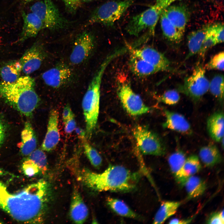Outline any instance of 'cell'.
<instances>
[{
  "mask_svg": "<svg viewBox=\"0 0 224 224\" xmlns=\"http://www.w3.org/2000/svg\"><path fill=\"white\" fill-rule=\"evenodd\" d=\"M2 173L0 170V177ZM50 196L49 185L43 180L15 193L9 192L0 180V209L18 222L37 224L44 222Z\"/></svg>",
  "mask_w": 224,
  "mask_h": 224,
  "instance_id": "1",
  "label": "cell"
},
{
  "mask_svg": "<svg viewBox=\"0 0 224 224\" xmlns=\"http://www.w3.org/2000/svg\"><path fill=\"white\" fill-rule=\"evenodd\" d=\"M120 165H110L101 173L83 169L81 179L88 187L97 191L127 192L134 190L141 176Z\"/></svg>",
  "mask_w": 224,
  "mask_h": 224,
  "instance_id": "2",
  "label": "cell"
},
{
  "mask_svg": "<svg viewBox=\"0 0 224 224\" xmlns=\"http://www.w3.org/2000/svg\"><path fill=\"white\" fill-rule=\"evenodd\" d=\"M35 85L34 79L29 75L20 77L13 82H0V97L22 114L30 117L40 101Z\"/></svg>",
  "mask_w": 224,
  "mask_h": 224,
  "instance_id": "3",
  "label": "cell"
},
{
  "mask_svg": "<svg viewBox=\"0 0 224 224\" xmlns=\"http://www.w3.org/2000/svg\"><path fill=\"white\" fill-rule=\"evenodd\" d=\"M111 61L108 57L105 58L95 73L83 98L82 105L86 123V136L89 138L91 137L97 122L103 76Z\"/></svg>",
  "mask_w": 224,
  "mask_h": 224,
  "instance_id": "4",
  "label": "cell"
},
{
  "mask_svg": "<svg viewBox=\"0 0 224 224\" xmlns=\"http://www.w3.org/2000/svg\"><path fill=\"white\" fill-rule=\"evenodd\" d=\"M134 0H113L103 3L93 12L86 25L99 23L107 26H112Z\"/></svg>",
  "mask_w": 224,
  "mask_h": 224,
  "instance_id": "5",
  "label": "cell"
},
{
  "mask_svg": "<svg viewBox=\"0 0 224 224\" xmlns=\"http://www.w3.org/2000/svg\"><path fill=\"white\" fill-rule=\"evenodd\" d=\"M205 72L204 65L199 61L192 74L179 86V91L195 102L199 101L209 90L210 82Z\"/></svg>",
  "mask_w": 224,
  "mask_h": 224,
  "instance_id": "6",
  "label": "cell"
},
{
  "mask_svg": "<svg viewBox=\"0 0 224 224\" xmlns=\"http://www.w3.org/2000/svg\"><path fill=\"white\" fill-rule=\"evenodd\" d=\"M30 10L41 20L44 28L57 30L67 27L69 25V22L63 16L52 0L37 2L31 7Z\"/></svg>",
  "mask_w": 224,
  "mask_h": 224,
  "instance_id": "7",
  "label": "cell"
},
{
  "mask_svg": "<svg viewBox=\"0 0 224 224\" xmlns=\"http://www.w3.org/2000/svg\"><path fill=\"white\" fill-rule=\"evenodd\" d=\"M133 132L138 149L142 154L156 156L165 154V146L156 133L140 125L135 127Z\"/></svg>",
  "mask_w": 224,
  "mask_h": 224,
  "instance_id": "8",
  "label": "cell"
},
{
  "mask_svg": "<svg viewBox=\"0 0 224 224\" xmlns=\"http://www.w3.org/2000/svg\"><path fill=\"white\" fill-rule=\"evenodd\" d=\"M117 94L123 107L130 115L138 116L149 111V107L133 91L129 83L127 81L119 82Z\"/></svg>",
  "mask_w": 224,
  "mask_h": 224,
  "instance_id": "9",
  "label": "cell"
},
{
  "mask_svg": "<svg viewBox=\"0 0 224 224\" xmlns=\"http://www.w3.org/2000/svg\"><path fill=\"white\" fill-rule=\"evenodd\" d=\"M160 16L153 5L142 13L133 16L127 25L125 30L130 35L138 36L141 32L147 29L152 35H154Z\"/></svg>",
  "mask_w": 224,
  "mask_h": 224,
  "instance_id": "10",
  "label": "cell"
},
{
  "mask_svg": "<svg viewBox=\"0 0 224 224\" xmlns=\"http://www.w3.org/2000/svg\"><path fill=\"white\" fill-rule=\"evenodd\" d=\"M94 46V38L91 33L85 31L81 33L75 41L70 57L71 62L78 65L85 61L90 56Z\"/></svg>",
  "mask_w": 224,
  "mask_h": 224,
  "instance_id": "11",
  "label": "cell"
},
{
  "mask_svg": "<svg viewBox=\"0 0 224 224\" xmlns=\"http://www.w3.org/2000/svg\"><path fill=\"white\" fill-rule=\"evenodd\" d=\"M127 47L131 54L140 58L159 68L161 71H173L169 60L162 53L149 47L135 48Z\"/></svg>",
  "mask_w": 224,
  "mask_h": 224,
  "instance_id": "12",
  "label": "cell"
},
{
  "mask_svg": "<svg viewBox=\"0 0 224 224\" xmlns=\"http://www.w3.org/2000/svg\"><path fill=\"white\" fill-rule=\"evenodd\" d=\"M46 53L40 43H35L26 50L19 60L22 72L26 75L32 73L40 67L46 57Z\"/></svg>",
  "mask_w": 224,
  "mask_h": 224,
  "instance_id": "13",
  "label": "cell"
},
{
  "mask_svg": "<svg viewBox=\"0 0 224 224\" xmlns=\"http://www.w3.org/2000/svg\"><path fill=\"white\" fill-rule=\"evenodd\" d=\"M71 70L66 65L61 64L43 73L42 77L46 84L58 88L68 83L72 77Z\"/></svg>",
  "mask_w": 224,
  "mask_h": 224,
  "instance_id": "14",
  "label": "cell"
},
{
  "mask_svg": "<svg viewBox=\"0 0 224 224\" xmlns=\"http://www.w3.org/2000/svg\"><path fill=\"white\" fill-rule=\"evenodd\" d=\"M59 113L55 109L51 110L49 115L46 133L41 146L42 150L49 152L54 150L60 139L58 128Z\"/></svg>",
  "mask_w": 224,
  "mask_h": 224,
  "instance_id": "15",
  "label": "cell"
},
{
  "mask_svg": "<svg viewBox=\"0 0 224 224\" xmlns=\"http://www.w3.org/2000/svg\"><path fill=\"white\" fill-rule=\"evenodd\" d=\"M164 11L172 24L184 35L189 20V13L188 8L184 5L172 4Z\"/></svg>",
  "mask_w": 224,
  "mask_h": 224,
  "instance_id": "16",
  "label": "cell"
},
{
  "mask_svg": "<svg viewBox=\"0 0 224 224\" xmlns=\"http://www.w3.org/2000/svg\"><path fill=\"white\" fill-rule=\"evenodd\" d=\"M165 120L163 127L185 134H190L192 131L188 120L182 114L166 109H163Z\"/></svg>",
  "mask_w": 224,
  "mask_h": 224,
  "instance_id": "17",
  "label": "cell"
},
{
  "mask_svg": "<svg viewBox=\"0 0 224 224\" xmlns=\"http://www.w3.org/2000/svg\"><path fill=\"white\" fill-rule=\"evenodd\" d=\"M23 23L19 41L23 42L36 36L39 32L44 28L43 22L35 13L31 12H22Z\"/></svg>",
  "mask_w": 224,
  "mask_h": 224,
  "instance_id": "18",
  "label": "cell"
},
{
  "mask_svg": "<svg viewBox=\"0 0 224 224\" xmlns=\"http://www.w3.org/2000/svg\"><path fill=\"white\" fill-rule=\"evenodd\" d=\"M70 217L74 223L82 224L88 216V210L77 188L74 187L70 206Z\"/></svg>",
  "mask_w": 224,
  "mask_h": 224,
  "instance_id": "19",
  "label": "cell"
},
{
  "mask_svg": "<svg viewBox=\"0 0 224 224\" xmlns=\"http://www.w3.org/2000/svg\"><path fill=\"white\" fill-rule=\"evenodd\" d=\"M37 145L36 136L31 124L26 121L21 132L19 144L20 152L23 156H28L36 149Z\"/></svg>",
  "mask_w": 224,
  "mask_h": 224,
  "instance_id": "20",
  "label": "cell"
},
{
  "mask_svg": "<svg viewBox=\"0 0 224 224\" xmlns=\"http://www.w3.org/2000/svg\"><path fill=\"white\" fill-rule=\"evenodd\" d=\"M186 159L185 154L180 150H177L173 152L168 158L169 166L175 180L183 186L188 178L183 171V167Z\"/></svg>",
  "mask_w": 224,
  "mask_h": 224,
  "instance_id": "21",
  "label": "cell"
},
{
  "mask_svg": "<svg viewBox=\"0 0 224 224\" xmlns=\"http://www.w3.org/2000/svg\"><path fill=\"white\" fill-rule=\"evenodd\" d=\"M207 129L211 138L220 142L224 137V114L222 111L216 112L208 118Z\"/></svg>",
  "mask_w": 224,
  "mask_h": 224,
  "instance_id": "22",
  "label": "cell"
},
{
  "mask_svg": "<svg viewBox=\"0 0 224 224\" xmlns=\"http://www.w3.org/2000/svg\"><path fill=\"white\" fill-rule=\"evenodd\" d=\"M207 26H206L193 31L188 35L187 46L188 52L185 60H187L198 53L206 35Z\"/></svg>",
  "mask_w": 224,
  "mask_h": 224,
  "instance_id": "23",
  "label": "cell"
},
{
  "mask_svg": "<svg viewBox=\"0 0 224 224\" xmlns=\"http://www.w3.org/2000/svg\"><path fill=\"white\" fill-rule=\"evenodd\" d=\"M130 68L135 75L144 77L161 71L158 68L132 54L130 57Z\"/></svg>",
  "mask_w": 224,
  "mask_h": 224,
  "instance_id": "24",
  "label": "cell"
},
{
  "mask_svg": "<svg viewBox=\"0 0 224 224\" xmlns=\"http://www.w3.org/2000/svg\"><path fill=\"white\" fill-rule=\"evenodd\" d=\"M200 159L207 167H212L220 163L222 157L217 147L214 144H209L200 149Z\"/></svg>",
  "mask_w": 224,
  "mask_h": 224,
  "instance_id": "25",
  "label": "cell"
},
{
  "mask_svg": "<svg viewBox=\"0 0 224 224\" xmlns=\"http://www.w3.org/2000/svg\"><path fill=\"white\" fill-rule=\"evenodd\" d=\"M21 72L19 60H13L5 63L0 68V76L3 82H13L19 78Z\"/></svg>",
  "mask_w": 224,
  "mask_h": 224,
  "instance_id": "26",
  "label": "cell"
},
{
  "mask_svg": "<svg viewBox=\"0 0 224 224\" xmlns=\"http://www.w3.org/2000/svg\"><path fill=\"white\" fill-rule=\"evenodd\" d=\"M186 190L187 199H190L202 195L206 189V184L203 180L197 176H191L187 179L184 186Z\"/></svg>",
  "mask_w": 224,
  "mask_h": 224,
  "instance_id": "27",
  "label": "cell"
},
{
  "mask_svg": "<svg viewBox=\"0 0 224 224\" xmlns=\"http://www.w3.org/2000/svg\"><path fill=\"white\" fill-rule=\"evenodd\" d=\"M181 204L179 202L164 201L162 202L155 216L153 223H163L167 219L173 216Z\"/></svg>",
  "mask_w": 224,
  "mask_h": 224,
  "instance_id": "28",
  "label": "cell"
},
{
  "mask_svg": "<svg viewBox=\"0 0 224 224\" xmlns=\"http://www.w3.org/2000/svg\"><path fill=\"white\" fill-rule=\"evenodd\" d=\"M163 35L169 41L178 43L182 40L183 35L177 30L167 17L164 11L161 14L159 19Z\"/></svg>",
  "mask_w": 224,
  "mask_h": 224,
  "instance_id": "29",
  "label": "cell"
},
{
  "mask_svg": "<svg viewBox=\"0 0 224 224\" xmlns=\"http://www.w3.org/2000/svg\"><path fill=\"white\" fill-rule=\"evenodd\" d=\"M107 204L110 208L118 215L123 217L139 219V216L132 210L123 201L116 198L108 197Z\"/></svg>",
  "mask_w": 224,
  "mask_h": 224,
  "instance_id": "30",
  "label": "cell"
},
{
  "mask_svg": "<svg viewBox=\"0 0 224 224\" xmlns=\"http://www.w3.org/2000/svg\"><path fill=\"white\" fill-rule=\"evenodd\" d=\"M224 77L221 74L215 75L210 82L209 90L221 103L224 99Z\"/></svg>",
  "mask_w": 224,
  "mask_h": 224,
  "instance_id": "31",
  "label": "cell"
},
{
  "mask_svg": "<svg viewBox=\"0 0 224 224\" xmlns=\"http://www.w3.org/2000/svg\"><path fill=\"white\" fill-rule=\"evenodd\" d=\"M201 168L199 158L196 155H193L186 158L183 167V171L185 176L188 178L198 172Z\"/></svg>",
  "mask_w": 224,
  "mask_h": 224,
  "instance_id": "32",
  "label": "cell"
},
{
  "mask_svg": "<svg viewBox=\"0 0 224 224\" xmlns=\"http://www.w3.org/2000/svg\"><path fill=\"white\" fill-rule=\"evenodd\" d=\"M82 141L85 154L91 164L95 167H99L102 162L101 156L97 150L88 143L86 138Z\"/></svg>",
  "mask_w": 224,
  "mask_h": 224,
  "instance_id": "33",
  "label": "cell"
},
{
  "mask_svg": "<svg viewBox=\"0 0 224 224\" xmlns=\"http://www.w3.org/2000/svg\"><path fill=\"white\" fill-rule=\"evenodd\" d=\"M217 44L211 25H207L206 35L201 48L198 54L200 57L203 59L209 49Z\"/></svg>",
  "mask_w": 224,
  "mask_h": 224,
  "instance_id": "34",
  "label": "cell"
},
{
  "mask_svg": "<svg viewBox=\"0 0 224 224\" xmlns=\"http://www.w3.org/2000/svg\"><path fill=\"white\" fill-rule=\"evenodd\" d=\"M43 151L35 149L28 155V158L36 165L40 170L44 174L47 169V162L46 156Z\"/></svg>",
  "mask_w": 224,
  "mask_h": 224,
  "instance_id": "35",
  "label": "cell"
},
{
  "mask_svg": "<svg viewBox=\"0 0 224 224\" xmlns=\"http://www.w3.org/2000/svg\"><path fill=\"white\" fill-rule=\"evenodd\" d=\"M180 98L178 91L175 90H167L156 97L158 101L169 105L176 104L179 101Z\"/></svg>",
  "mask_w": 224,
  "mask_h": 224,
  "instance_id": "36",
  "label": "cell"
},
{
  "mask_svg": "<svg viewBox=\"0 0 224 224\" xmlns=\"http://www.w3.org/2000/svg\"><path fill=\"white\" fill-rule=\"evenodd\" d=\"M224 54L220 52L213 56L204 66L206 70H224Z\"/></svg>",
  "mask_w": 224,
  "mask_h": 224,
  "instance_id": "37",
  "label": "cell"
},
{
  "mask_svg": "<svg viewBox=\"0 0 224 224\" xmlns=\"http://www.w3.org/2000/svg\"><path fill=\"white\" fill-rule=\"evenodd\" d=\"M22 169L25 174L28 177L33 176L40 170L37 165L28 158L23 163Z\"/></svg>",
  "mask_w": 224,
  "mask_h": 224,
  "instance_id": "38",
  "label": "cell"
},
{
  "mask_svg": "<svg viewBox=\"0 0 224 224\" xmlns=\"http://www.w3.org/2000/svg\"><path fill=\"white\" fill-rule=\"evenodd\" d=\"M211 25L217 44L223 42L224 40L223 24L217 23Z\"/></svg>",
  "mask_w": 224,
  "mask_h": 224,
  "instance_id": "39",
  "label": "cell"
},
{
  "mask_svg": "<svg viewBox=\"0 0 224 224\" xmlns=\"http://www.w3.org/2000/svg\"><path fill=\"white\" fill-rule=\"evenodd\" d=\"M63 2L66 9L69 12L74 13L81 7V0H62Z\"/></svg>",
  "mask_w": 224,
  "mask_h": 224,
  "instance_id": "40",
  "label": "cell"
},
{
  "mask_svg": "<svg viewBox=\"0 0 224 224\" xmlns=\"http://www.w3.org/2000/svg\"><path fill=\"white\" fill-rule=\"evenodd\" d=\"M65 132L68 134L71 133L75 129L76 122L74 114L63 122Z\"/></svg>",
  "mask_w": 224,
  "mask_h": 224,
  "instance_id": "41",
  "label": "cell"
},
{
  "mask_svg": "<svg viewBox=\"0 0 224 224\" xmlns=\"http://www.w3.org/2000/svg\"><path fill=\"white\" fill-rule=\"evenodd\" d=\"M207 224H223L224 220L221 218L220 212H214L211 214L207 220Z\"/></svg>",
  "mask_w": 224,
  "mask_h": 224,
  "instance_id": "42",
  "label": "cell"
},
{
  "mask_svg": "<svg viewBox=\"0 0 224 224\" xmlns=\"http://www.w3.org/2000/svg\"><path fill=\"white\" fill-rule=\"evenodd\" d=\"M74 114L69 105L68 104L66 105L63 108L62 114L63 122L65 121Z\"/></svg>",
  "mask_w": 224,
  "mask_h": 224,
  "instance_id": "43",
  "label": "cell"
},
{
  "mask_svg": "<svg viewBox=\"0 0 224 224\" xmlns=\"http://www.w3.org/2000/svg\"><path fill=\"white\" fill-rule=\"evenodd\" d=\"M193 218L192 217L187 219H180L174 218L171 219L169 221V224H189L192 220Z\"/></svg>",
  "mask_w": 224,
  "mask_h": 224,
  "instance_id": "44",
  "label": "cell"
},
{
  "mask_svg": "<svg viewBox=\"0 0 224 224\" xmlns=\"http://www.w3.org/2000/svg\"><path fill=\"white\" fill-rule=\"evenodd\" d=\"M5 136V127L0 119V147L4 142Z\"/></svg>",
  "mask_w": 224,
  "mask_h": 224,
  "instance_id": "45",
  "label": "cell"
},
{
  "mask_svg": "<svg viewBox=\"0 0 224 224\" xmlns=\"http://www.w3.org/2000/svg\"><path fill=\"white\" fill-rule=\"evenodd\" d=\"M75 130L78 137L81 140L86 138V133L84 130L80 128H76Z\"/></svg>",
  "mask_w": 224,
  "mask_h": 224,
  "instance_id": "46",
  "label": "cell"
},
{
  "mask_svg": "<svg viewBox=\"0 0 224 224\" xmlns=\"http://www.w3.org/2000/svg\"><path fill=\"white\" fill-rule=\"evenodd\" d=\"M23 2L25 3H28L30 2H31V1H32L34 0H21Z\"/></svg>",
  "mask_w": 224,
  "mask_h": 224,
  "instance_id": "47",
  "label": "cell"
},
{
  "mask_svg": "<svg viewBox=\"0 0 224 224\" xmlns=\"http://www.w3.org/2000/svg\"><path fill=\"white\" fill-rule=\"evenodd\" d=\"M81 1L82 2H89L91 1H92L93 0H81Z\"/></svg>",
  "mask_w": 224,
  "mask_h": 224,
  "instance_id": "48",
  "label": "cell"
}]
</instances>
